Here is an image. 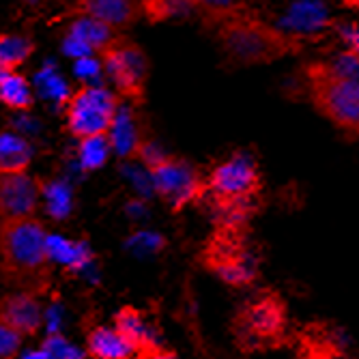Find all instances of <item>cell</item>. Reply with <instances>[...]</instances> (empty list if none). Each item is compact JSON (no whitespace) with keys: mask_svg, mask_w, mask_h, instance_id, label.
I'll return each instance as SVG.
<instances>
[{"mask_svg":"<svg viewBox=\"0 0 359 359\" xmlns=\"http://www.w3.org/2000/svg\"><path fill=\"white\" fill-rule=\"evenodd\" d=\"M48 233L37 217L0 222V280L18 292L43 295L52 284Z\"/></svg>","mask_w":359,"mask_h":359,"instance_id":"cell-1","label":"cell"},{"mask_svg":"<svg viewBox=\"0 0 359 359\" xmlns=\"http://www.w3.org/2000/svg\"><path fill=\"white\" fill-rule=\"evenodd\" d=\"M207 185L217 226L248 231V222L252 219L258 196L263 191V179L254 159L243 153L233 155L211 170Z\"/></svg>","mask_w":359,"mask_h":359,"instance_id":"cell-2","label":"cell"},{"mask_svg":"<svg viewBox=\"0 0 359 359\" xmlns=\"http://www.w3.org/2000/svg\"><path fill=\"white\" fill-rule=\"evenodd\" d=\"M233 336L241 351H271L288 344V310L284 299L267 290L243 304L233 318Z\"/></svg>","mask_w":359,"mask_h":359,"instance_id":"cell-3","label":"cell"},{"mask_svg":"<svg viewBox=\"0 0 359 359\" xmlns=\"http://www.w3.org/2000/svg\"><path fill=\"white\" fill-rule=\"evenodd\" d=\"M201 263L222 282L235 288L252 286L258 278V263L250 252L245 231L215 226L201 252Z\"/></svg>","mask_w":359,"mask_h":359,"instance_id":"cell-4","label":"cell"},{"mask_svg":"<svg viewBox=\"0 0 359 359\" xmlns=\"http://www.w3.org/2000/svg\"><path fill=\"white\" fill-rule=\"evenodd\" d=\"M310 90L320 114L344 132L359 136V82L334 74L330 65H318L310 74Z\"/></svg>","mask_w":359,"mask_h":359,"instance_id":"cell-5","label":"cell"},{"mask_svg":"<svg viewBox=\"0 0 359 359\" xmlns=\"http://www.w3.org/2000/svg\"><path fill=\"white\" fill-rule=\"evenodd\" d=\"M65 108H67L65 114H67V129L72 136L84 140L90 136H108L121 104L118 97L102 84L82 86Z\"/></svg>","mask_w":359,"mask_h":359,"instance_id":"cell-6","label":"cell"},{"mask_svg":"<svg viewBox=\"0 0 359 359\" xmlns=\"http://www.w3.org/2000/svg\"><path fill=\"white\" fill-rule=\"evenodd\" d=\"M149 175L155 191L172 207L175 213L185 209L187 205L201 203L209 194L207 179L201 177V172L187 164L185 159L172 155L159 159L155 166L149 168Z\"/></svg>","mask_w":359,"mask_h":359,"instance_id":"cell-7","label":"cell"},{"mask_svg":"<svg viewBox=\"0 0 359 359\" xmlns=\"http://www.w3.org/2000/svg\"><path fill=\"white\" fill-rule=\"evenodd\" d=\"M106 78L123 95H138L147 76V58L134 46H112L104 54Z\"/></svg>","mask_w":359,"mask_h":359,"instance_id":"cell-8","label":"cell"},{"mask_svg":"<svg viewBox=\"0 0 359 359\" xmlns=\"http://www.w3.org/2000/svg\"><path fill=\"white\" fill-rule=\"evenodd\" d=\"M39 203V183L22 175H0V222L35 217Z\"/></svg>","mask_w":359,"mask_h":359,"instance_id":"cell-9","label":"cell"},{"mask_svg":"<svg viewBox=\"0 0 359 359\" xmlns=\"http://www.w3.org/2000/svg\"><path fill=\"white\" fill-rule=\"evenodd\" d=\"M0 323L24 336H37L43 323V312L37 295L30 292H9L0 297Z\"/></svg>","mask_w":359,"mask_h":359,"instance_id":"cell-10","label":"cell"},{"mask_svg":"<svg viewBox=\"0 0 359 359\" xmlns=\"http://www.w3.org/2000/svg\"><path fill=\"white\" fill-rule=\"evenodd\" d=\"M295 359H353L346 344L336 336V330L327 325H306L297 332V357Z\"/></svg>","mask_w":359,"mask_h":359,"instance_id":"cell-11","label":"cell"},{"mask_svg":"<svg viewBox=\"0 0 359 359\" xmlns=\"http://www.w3.org/2000/svg\"><path fill=\"white\" fill-rule=\"evenodd\" d=\"M330 24V11L320 0H292L278 18V28L286 35H316Z\"/></svg>","mask_w":359,"mask_h":359,"instance_id":"cell-12","label":"cell"},{"mask_svg":"<svg viewBox=\"0 0 359 359\" xmlns=\"http://www.w3.org/2000/svg\"><path fill=\"white\" fill-rule=\"evenodd\" d=\"M32 88H35V93L41 97V100H46L54 106H67L69 100L74 97L69 82L60 74L54 58L43 60L37 74L32 76Z\"/></svg>","mask_w":359,"mask_h":359,"instance_id":"cell-13","label":"cell"},{"mask_svg":"<svg viewBox=\"0 0 359 359\" xmlns=\"http://www.w3.org/2000/svg\"><path fill=\"white\" fill-rule=\"evenodd\" d=\"M114 330L136 355L155 344L151 332L147 330V325H144L142 314L134 306H123L114 314Z\"/></svg>","mask_w":359,"mask_h":359,"instance_id":"cell-14","label":"cell"},{"mask_svg":"<svg viewBox=\"0 0 359 359\" xmlns=\"http://www.w3.org/2000/svg\"><path fill=\"white\" fill-rule=\"evenodd\" d=\"M108 140L112 147V153L121 155V157H134V153L140 147V136H138V125H136V116L134 110L129 106L118 108L114 123L108 132Z\"/></svg>","mask_w":359,"mask_h":359,"instance_id":"cell-15","label":"cell"},{"mask_svg":"<svg viewBox=\"0 0 359 359\" xmlns=\"http://www.w3.org/2000/svg\"><path fill=\"white\" fill-rule=\"evenodd\" d=\"M226 43L231 48V52L237 58L243 60H256V58H265L269 54L271 39L265 35L263 30L252 28V26H235L228 30Z\"/></svg>","mask_w":359,"mask_h":359,"instance_id":"cell-16","label":"cell"},{"mask_svg":"<svg viewBox=\"0 0 359 359\" xmlns=\"http://www.w3.org/2000/svg\"><path fill=\"white\" fill-rule=\"evenodd\" d=\"M32 159L28 140L15 132H0V175H22Z\"/></svg>","mask_w":359,"mask_h":359,"instance_id":"cell-17","label":"cell"},{"mask_svg":"<svg viewBox=\"0 0 359 359\" xmlns=\"http://www.w3.org/2000/svg\"><path fill=\"white\" fill-rule=\"evenodd\" d=\"M134 351L112 327H93L86 336V355L90 359H127Z\"/></svg>","mask_w":359,"mask_h":359,"instance_id":"cell-18","label":"cell"},{"mask_svg":"<svg viewBox=\"0 0 359 359\" xmlns=\"http://www.w3.org/2000/svg\"><path fill=\"white\" fill-rule=\"evenodd\" d=\"M35 102V88L32 82L26 80L22 74L13 72L0 82V104L15 112H28V108Z\"/></svg>","mask_w":359,"mask_h":359,"instance_id":"cell-19","label":"cell"},{"mask_svg":"<svg viewBox=\"0 0 359 359\" xmlns=\"http://www.w3.org/2000/svg\"><path fill=\"white\" fill-rule=\"evenodd\" d=\"M82 9L86 15L108 24L110 28L123 26L132 20V0H84Z\"/></svg>","mask_w":359,"mask_h":359,"instance_id":"cell-20","label":"cell"},{"mask_svg":"<svg viewBox=\"0 0 359 359\" xmlns=\"http://www.w3.org/2000/svg\"><path fill=\"white\" fill-rule=\"evenodd\" d=\"M69 32H74L76 37H80L84 43H88L95 52H102V50L106 52L112 48V28L86 13L78 15L69 24Z\"/></svg>","mask_w":359,"mask_h":359,"instance_id":"cell-21","label":"cell"},{"mask_svg":"<svg viewBox=\"0 0 359 359\" xmlns=\"http://www.w3.org/2000/svg\"><path fill=\"white\" fill-rule=\"evenodd\" d=\"M112 153L108 136H90L78 144V161L82 170H100Z\"/></svg>","mask_w":359,"mask_h":359,"instance_id":"cell-22","label":"cell"},{"mask_svg":"<svg viewBox=\"0 0 359 359\" xmlns=\"http://www.w3.org/2000/svg\"><path fill=\"white\" fill-rule=\"evenodd\" d=\"M32 52V43L24 35H0V62L7 65L15 72L18 65H22Z\"/></svg>","mask_w":359,"mask_h":359,"instance_id":"cell-23","label":"cell"},{"mask_svg":"<svg viewBox=\"0 0 359 359\" xmlns=\"http://www.w3.org/2000/svg\"><path fill=\"white\" fill-rule=\"evenodd\" d=\"M74 78L82 82V86H102L106 78L104 60L93 56L74 60Z\"/></svg>","mask_w":359,"mask_h":359,"instance_id":"cell-24","label":"cell"},{"mask_svg":"<svg viewBox=\"0 0 359 359\" xmlns=\"http://www.w3.org/2000/svg\"><path fill=\"white\" fill-rule=\"evenodd\" d=\"M60 52L67 56V58H72V60H80V58H86V56H93V54H97L88 43H84L80 37H76L74 32H65V37H62V41H60Z\"/></svg>","mask_w":359,"mask_h":359,"instance_id":"cell-25","label":"cell"},{"mask_svg":"<svg viewBox=\"0 0 359 359\" xmlns=\"http://www.w3.org/2000/svg\"><path fill=\"white\" fill-rule=\"evenodd\" d=\"M22 348V336L0 323V359H15Z\"/></svg>","mask_w":359,"mask_h":359,"instance_id":"cell-26","label":"cell"},{"mask_svg":"<svg viewBox=\"0 0 359 359\" xmlns=\"http://www.w3.org/2000/svg\"><path fill=\"white\" fill-rule=\"evenodd\" d=\"M330 69L342 78H348V80H355L359 82V54H351V52H344L342 56H338L334 62H330Z\"/></svg>","mask_w":359,"mask_h":359,"instance_id":"cell-27","label":"cell"},{"mask_svg":"<svg viewBox=\"0 0 359 359\" xmlns=\"http://www.w3.org/2000/svg\"><path fill=\"white\" fill-rule=\"evenodd\" d=\"M43 351L52 359H82L86 355V353L78 351L76 346H72L67 340H62V338H48Z\"/></svg>","mask_w":359,"mask_h":359,"instance_id":"cell-28","label":"cell"},{"mask_svg":"<svg viewBox=\"0 0 359 359\" xmlns=\"http://www.w3.org/2000/svg\"><path fill=\"white\" fill-rule=\"evenodd\" d=\"M155 9L164 18H185L194 11V0H157Z\"/></svg>","mask_w":359,"mask_h":359,"instance_id":"cell-29","label":"cell"},{"mask_svg":"<svg viewBox=\"0 0 359 359\" xmlns=\"http://www.w3.org/2000/svg\"><path fill=\"white\" fill-rule=\"evenodd\" d=\"M340 39L346 46V52L359 54V26L357 24H346L340 28Z\"/></svg>","mask_w":359,"mask_h":359,"instance_id":"cell-30","label":"cell"},{"mask_svg":"<svg viewBox=\"0 0 359 359\" xmlns=\"http://www.w3.org/2000/svg\"><path fill=\"white\" fill-rule=\"evenodd\" d=\"M203 3L211 5V7H228L233 3V0H203Z\"/></svg>","mask_w":359,"mask_h":359,"instance_id":"cell-31","label":"cell"},{"mask_svg":"<svg viewBox=\"0 0 359 359\" xmlns=\"http://www.w3.org/2000/svg\"><path fill=\"white\" fill-rule=\"evenodd\" d=\"M26 359H52L46 351H39V353H28Z\"/></svg>","mask_w":359,"mask_h":359,"instance_id":"cell-32","label":"cell"},{"mask_svg":"<svg viewBox=\"0 0 359 359\" xmlns=\"http://www.w3.org/2000/svg\"><path fill=\"white\" fill-rule=\"evenodd\" d=\"M11 74H13V69H9L7 65L0 62V82H3V80H5L7 76H11Z\"/></svg>","mask_w":359,"mask_h":359,"instance_id":"cell-33","label":"cell"},{"mask_svg":"<svg viewBox=\"0 0 359 359\" xmlns=\"http://www.w3.org/2000/svg\"><path fill=\"white\" fill-rule=\"evenodd\" d=\"M28 3H41V0H28Z\"/></svg>","mask_w":359,"mask_h":359,"instance_id":"cell-34","label":"cell"},{"mask_svg":"<svg viewBox=\"0 0 359 359\" xmlns=\"http://www.w3.org/2000/svg\"><path fill=\"white\" fill-rule=\"evenodd\" d=\"M353 3H355V5H359V0H353Z\"/></svg>","mask_w":359,"mask_h":359,"instance_id":"cell-35","label":"cell"},{"mask_svg":"<svg viewBox=\"0 0 359 359\" xmlns=\"http://www.w3.org/2000/svg\"><path fill=\"white\" fill-rule=\"evenodd\" d=\"M138 359H144V357H138Z\"/></svg>","mask_w":359,"mask_h":359,"instance_id":"cell-36","label":"cell"}]
</instances>
